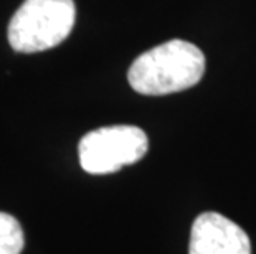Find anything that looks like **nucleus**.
Returning a JSON list of instances; mask_svg holds the SVG:
<instances>
[{
	"mask_svg": "<svg viewBox=\"0 0 256 254\" xmlns=\"http://www.w3.org/2000/svg\"><path fill=\"white\" fill-rule=\"evenodd\" d=\"M188 254H252L250 238L220 213L206 212L194 221Z\"/></svg>",
	"mask_w": 256,
	"mask_h": 254,
	"instance_id": "obj_4",
	"label": "nucleus"
},
{
	"mask_svg": "<svg viewBox=\"0 0 256 254\" xmlns=\"http://www.w3.org/2000/svg\"><path fill=\"white\" fill-rule=\"evenodd\" d=\"M149 139L136 126H110L88 132L80 140V165L91 175H106L132 165L146 155Z\"/></svg>",
	"mask_w": 256,
	"mask_h": 254,
	"instance_id": "obj_3",
	"label": "nucleus"
},
{
	"mask_svg": "<svg viewBox=\"0 0 256 254\" xmlns=\"http://www.w3.org/2000/svg\"><path fill=\"white\" fill-rule=\"evenodd\" d=\"M205 73V56L198 46L170 40L134 59L128 71L130 88L139 94L164 96L188 89Z\"/></svg>",
	"mask_w": 256,
	"mask_h": 254,
	"instance_id": "obj_1",
	"label": "nucleus"
},
{
	"mask_svg": "<svg viewBox=\"0 0 256 254\" xmlns=\"http://www.w3.org/2000/svg\"><path fill=\"white\" fill-rule=\"evenodd\" d=\"M74 17L73 0H25L8 23V43L18 53L50 50L72 33Z\"/></svg>",
	"mask_w": 256,
	"mask_h": 254,
	"instance_id": "obj_2",
	"label": "nucleus"
},
{
	"mask_svg": "<svg viewBox=\"0 0 256 254\" xmlns=\"http://www.w3.org/2000/svg\"><path fill=\"white\" fill-rule=\"evenodd\" d=\"M25 238L22 226L12 215L0 212V254H20Z\"/></svg>",
	"mask_w": 256,
	"mask_h": 254,
	"instance_id": "obj_5",
	"label": "nucleus"
}]
</instances>
